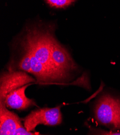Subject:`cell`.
Returning a JSON list of instances; mask_svg holds the SVG:
<instances>
[{
  "instance_id": "cell-3",
  "label": "cell",
  "mask_w": 120,
  "mask_h": 135,
  "mask_svg": "<svg viewBox=\"0 0 120 135\" xmlns=\"http://www.w3.org/2000/svg\"><path fill=\"white\" fill-rule=\"evenodd\" d=\"M62 116L60 107L53 108H42L32 112L24 119V127L32 132L39 124L57 126L61 123Z\"/></svg>"
},
{
  "instance_id": "cell-9",
  "label": "cell",
  "mask_w": 120,
  "mask_h": 135,
  "mask_svg": "<svg viewBox=\"0 0 120 135\" xmlns=\"http://www.w3.org/2000/svg\"><path fill=\"white\" fill-rule=\"evenodd\" d=\"M25 52L24 55L22 58L19 63L20 69L25 72L31 73V62L30 53L27 50L24 49Z\"/></svg>"
},
{
  "instance_id": "cell-5",
  "label": "cell",
  "mask_w": 120,
  "mask_h": 135,
  "mask_svg": "<svg viewBox=\"0 0 120 135\" xmlns=\"http://www.w3.org/2000/svg\"><path fill=\"white\" fill-rule=\"evenodd\" d=\"M51 60L56 71L63 77L66 71L75 67L68 52L53 37L51 43Z\"/></svg>"
},
{
  "instance_id": "cell-10",
  "label": "cell",
  "mask_w": 120,
  "mask_h": 135,
  "mask_svg": "<svg viewBox=\"0 0 120 135\" xmlns=\"http://www.w3.org/2000/svg\"><path fill=\"white\" fill-rule=\"evenodd\" d=\"M46 1L52 7L61 8L70 6L75 0H46Z\"/></svg>"
},
{
  "instance_id": "cell-1",
  "label": "cell",
  "mask_w": 120,
  "mask_h": 135,
  "mask_svg": "<svg viewBox=\"0 0 120 135\" xmlns=\"http://www.w3.org/2000/svg\"><path fill=\"white\" fill-rule=\"evenodd\" d=\"M52 35L49 31L37 29L29 30L24 44L31 50L34 56L57 79L63 78L56 71L51 60Z\"/></svg>"
},
{
  "instance_id": "cell-6",
  "label": "cell",
  "mask_w": 120,
  "mask_h": 135,
  "mask_svg": "<svg viewBox=\"0 0 120 135\" xmlns=\"http://www.w3.org/2000/svg\"><path fill=\"white\" fill-rule=\"evenodd\" d=\"M4 102L0 105V134L14 135L16 130L22 126L18 117L6 108Z\"/></svg>"
},
{
  "instance_id": "cell-11",
  "label": "cell",
  "mask_w": 120,
  "mask_h": 135,
  "mask_svg": "<svg viewBox=\"0 0 120 135\" xmlns=\"http://www.w3.org/2000/svg\"><path fill=\"white\" fill-rule=\"evenodd\" d=\"M36 134V133L28 131L25 127L24 128L22 127V126H21L16 130L14 135H32Z\"/></svg>"
},
{
  "instance_id": "cell-4",
  "label": "cell",
  "mask_w": 120,
  "mask_h": 135,
  "mask_svg": "<svg viewBox=\"0 0 120 135\" xmlns=\"http://www.w3.org/2000/svg\"><path fill=\"white\" fill-rule=\"evenodd\" d=\"M35 81L34 79L24 72L11 71L3 73L1 76L0 85L1 102H4L6 97L11 91Z\"/></svg>"
},
{
  "instance_id": "cell-2",
  "label": "cell",
  "mask_w": 120,
  "mask_h": 135,
  "mask_svg": "<svg viewBox=\"0 0 120 135\" xmlns=\"http://www.w3.org/2000/svg\"><path fill=\"white\" fill-rule=\"evenodd\" d=\"M95 115L100 124L120 129V100L109 95L103 96L97 104Z\"/></svg>"
},
{
  "instance_id": "cell-8",
  "label": "cell",
  "mask_w": 120,
  "mask_h": 135,
  "mask_svg": "<svg viewBox=\"0 0 120 135\" xmlns=\"http://www.w3.org/2000/svg\"><path fill=\"white\" fill-rule=\"evenodd\" d=\"M24 47L30 53L31 62V74H33L38 80L41 81H47L52 79H57L34 56L33 53L27 45L24 44Z\"/></svg>"
},
{
  "instance_id": "cell-7",
  "label": "cell",
  "mask_w": 120,
  "mask_h": 135,
  "mask_svg": "<svg viewBox=\"0 0 120 135\" xmlns=\"http://www.w3.org/2000/svg\"><path fill=\"white\" fill-rule=\"evenodd\" d=\"M29 86V84H27L9 93L4 101L6 107L11 109L23 110L31 105H35L32 100L25 95V90Z\"/></svg>"
}]
</instances>
